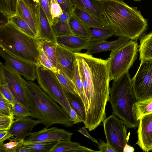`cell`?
Masks as SVG:
<instances>
[{
  "label": "cell",
  "instance_id": "6da1fadb",
  "mask_svg": "<svg viewBox=\"0 0 152 152\" xmlns=\"http://www.w3.org/2000/svg\"><path fill=\"white\" fill-rule=\"evenodd\" d=\"M88 108L83 122L90 131L106 118V107L110 96V81L108 60L92 55L75 52Z\"/></svg>",
  "mask_w": 152,
  "mask_h": 152
},
{
  "label": "cell",
  "instance_id": "7a4b0ae2",
  "mask_svg": "<svg viewBox=\"0 0 152 152\" xmlns=\"http://www.w3.org/2000/svg\"><path fill=\"white\" fill-rule=\"evenodd\" d=\"M100 2L115 36L135 41L146 29L148 22L136 7H130L122 0H102Z\"/></svg>",
  "mask_w": 152,
  "mask_h": 152
},
{
  "label": "cell",
  "instance_id": "3957f363",
  "mask_svg": "<svg viewBox=\"0 0 152 152\" xmlns=\"http://www.w3.org/2000/svg\"><path fill=\"white\" fill-rule=\"evenodd\" d=\"M29 99L31 117L36 118L46 128L56 124L67 127L74 125L70 116L61 106L34 82L24 80Z\"/></svg>",
  "mask_w": 152,
  "mask_h": 152
},
{
  "label": "cell",
  "instance_id": "277c9868",
  "mask_svg": "<svg viewBox=\"0 0 152 152\" xmlns=\"http://www.w3.org/2000/svg\"><path fill=\"white\" fill-rule=\"evenodd\" d=\"M40 39L25 33L9 21L0 26V46L25 60L39 64Z\"/></svg>",
  "mask_w": 152,
  "mask_h": 152
},
{
  "label": "cell",
  "instance_id": "5b68a950",
  "mask_svg": "<svg viewBox=\"0 0 152 152\" xmlns=\"http://www.w3.org/2000/svg\"><path fill=\"white\" fill-rule=\"evenodd\" d=\"M113 81L108 99L113 114L118 117L127 128H135L138 126L139 121L135 118L132 107L137 100L132 92V79L129 72Z\"/></svg>",
  "mask_w": 152,
  "mask_h": 152
},
{
  "label": "cell",
  "instance_id": "8992f818",
  "mask_svg": "<svg viewBox=\"0 0 152 152\" xmlns=\"http://www.w3.org/2000/svg\"><path fill=\"white\" fill-rule=\"evenodd\" d=\"M138 47L136 41L131 40L126 45L111 52L107 59L110 81L118 79L128 72L137 59Z\"/></svg>",
  "mask_w": 152,
  "mask_h": 152
},
{
  "label": "cell",
  "instance_id": "52a82bcc",
  "mask_svg": "<svg viewBox=\"0 0 152 152\" xmlns=\"http://www.w3.org/2000/svg\"><path fill=\"white\" fill-rule=\"evenodd\" d=\"M36 79L43 91L63 108L70 116L71 107L64 89L53 71L40 65L36 68Z\"/></svg>",
  "mask_w": 152,
  "mask_h": 152
},
{
  "label": "cell",
  "instance_id": "ba28073f",
  "mask_svg": "<svg viewBox=\"0 0 152 152\" xmlns=\"http://www.w3.org/2000/svg\"><path fill=\"white\" fill-rule=\"evenodd\" d=\"M132 87L137 100L152 98V59L141 61L137 72L132 79Z\"/></svg>",
  "mask_w": 152,
  "mask_h": 152
},
{
  "label": "cell",
  "instance_id": "9c48e42d",
  "mask_svg": "<svg viewBox=\"0 0 152 152\" xmlns=\"http://www.w3.org/2000/svg\"><path fill=\"white\" fill-rule=\"evenodd\" d=\"M0 76L7 83L17 102L29 110V99L24 79L6 61L0 63Z\"/></svg>",
  "mask_w": 152,
  "mask_h": 152
},
{
  "label": "cell",
  "instance_id": "30bf717a",
  "mask_svg": "<svg viewBox=\"0 0 152 152\" xmlns=\"http://www.w3.org/2000/svg\"><path fill=\"white\" fill-rule=\"evenodd\" d=\"M102 122L107 142L116 152H123L124 147L127 143L126 126L113 114Z\"/></svg>",
  "mask_w": 152,
  "mask_h": 152
},
{
  "label": "cell",
  "instance_id": "8fae6325",
  "mask_svg": "<svg viewBox=\"0 0 152 152\" xmlns=\"http://www.w3.org/2000/svg\"><path fill=\"white\" fill-rule=\"evenodd\" d=\"M0 55L15 71L26 80L33 81L36 79V64L16 56L1 46Z\"/></svg>",
  "mask_w": 152,
  "mask_h": 152
},
{
  "label": "cell",
  "instance_id": "7c38bea8",
  "mask_svg": "<svg viewBox=\"0 0 152 152\" xmlns=\"http://www.w3.org/2000/svg\"><path fill=\"white\" fill-rule=\"evenodd\" d=\"M73 134L72 133L56 127L49 128L45 127L39 131L32 132L28 137L24 139L23 144L71 140Z\"/></svg>",
  "mask_w": 152,
  "mask_h": 152
},
{
  "label": "cell",
  "instance_id": "4fadbf2b",
  "mask_svg": "<svg viewBox=\"0 0 152 152\" xmlns=\"http://www.w3.org/2000/svg\"><path fill=\"white\" fill-rule=\"evenodd\" d=\"M56 58V69L61 71L72 80L75 75L77 60L75 52L58 45Z\"/></svg>",
  "mask_w": 152,
  "mask_h": 152
},
{
  "label": "cell",
  "instance_id": "5bb4252c",
  "mask_svg": "<svg viewBox=\"0 0 152 152\" xmlns=\"http://www.w3.org/2000/svg\"><path fill=\"white\" fill-rule=\"evenodd\" d=\"M32 118L28 117L25 118L15 119L8 130V132L7 135L0 140V145L3 144L5 140H9L12 137L24 139L29 136L32 133L33 128L40 123L39 120H35Z\"/></svg>",
  "mask_w": 152,
  "mask_h": 152
},
{
  "label": "cell",
  "instance_id": "9a60e30c",
  "mask_svg": "<svg viewBox=\"0 0 152 152\" xmlns=\"http://www.w3.org/2000/svg\"><path fill=\"white\" fill-rule=\"evenodd\" d=\"M15 10V14L28 24L38 38L39 26L35 6L29 0H16Z\"/></svg>",
  "mask_w": 152,
  "mask_h": 152
},
{
  "label": "cell",
  "instance_id": "2e32d148",
  "mask_svg": "<svg viewBox=\"0 0 152 152\" xmlns=\"http://www.w3.org/2000/svg\"><path fill=\"white\" fill-rule=\"evenodd\" d=\"M137 143L143 151H151L152 139V113L146 115L139 120L137 131Z\"/></svg>",
  "mask_w": 152,
  "mask_h": 152
},
{
  "label": "cell",
  "instance_id": "e0dca14e",
  "mask_svg": "<svg viewBox=\"0 0 152 152\" xmlns=\"http://www.w3.org/2000/svg\"><path fill=\"white\" fill-rule=\"evenodd\" d=\"M36 9L39 26L38 38L56 42L52 26L39 2L36 4Z\"/></svg>",
  "mask_w": 152,
  "mask_h": 152
},
{
  "label": "cell",
  "instance_id": "ac0fdd59",
  "mask_svg": "<svg viewBox=\"0 0 152 152\" xmlns=\"http://www.w3.org/2000/svg\"><path fill=\"white\" fill-rule=\"evenodd\" d=\"M74 6L88 12L100 21L104 27L109 25L103 11L100 1L96 0H71Z\"/></svg>",
  "mask_w": 152,
  "mask_h": 152
},
{
  "label": "cell",
  "instance_id": "d6986e66",
  "mask_svg": "<svg viewBox=\"0 0 152 152\" xmlns=\"http://www.w3.org/2000/svg\"><path fill=\"white\" fill-rule=\"evenodd\" d=\"M57 43L74 52H80L81 50H87L92 42L88 39L73 35L56 37Z\"/></svg>",
  "mask_w": 152,
  "mask_h": 152
},
{
  "label": "cell",
  "instance_id": "ffe728a7",
  "mask_svg": "<svg viewBox=\"0 0 152 152\" xmlns=\"http://www.w3.org/2000/svg\"><path fill=\"white\" fill-rule=\"evenodd\" d=\"M130 40L128 38L119 37L116 40L112 41H104L92 42L86 53L91 55L107 50L114 51L127 44Z\"/></svg>",
  "mask_w": 152,
  "mask_h": 152
},
{
  "label": "cell",
  "instance_id": "44dd1931",
  "mask_svg": "<svg viewBox=\"0 0 152 152\" xmlns=\"http://www.w3.org/2000/svg\"><path fill=\"white\" fill-rule=\"evenodd\" d=\"M71 15L88 28L104 27L98 20L88 12L78 7L74 6Z\"/></svg>",
  "mask_w": 152,
  "mask_h": 152
},
{
  "label": "cell",
  "instance_id": "7402d4cb",
  "mask_svg": "<svg viewBox=\"0 0 152 152\" xmlns=\"http://www.w3.org/2000/svg\"><path fill=\"white\" fill-rule=\"evenodd\" d=\"M99 152L81 145L71 140H62L57 142L50 152Z\"/></svg>",
  "mask_w": 152,
  "mask_h": 152
},
{
  "label": "cell",
  "instance_id": "603a6c76",
  "mask_svg": "<svg viewBox=\"0 0 152 152\" xmlns=\"http://www.w3.org/2000/svg\"><path fill=\"white\" fill-rule=\"evenodd\" d=\"M139 48L141 61L152 59V31L141 38Z\"/></svg>",
  "mask_w": 152,
  "mask_h": 152
},
{
  "label": "cell",
  "instance_id": "cb8c5ba5",
  "mask_svg": "<svg viewBox=\"0 0 152 152\" xmlns=\"http://www.w3.org/2000/svg\"><path fill=\"white\" fill-rule=\"evenodd\" d=\"M64 91L71 107L76 112L83 123L86 119V112L81 98L79 95L72 94L65 89Z\"/></svg>",
  "mask_w": 152,
  "mask_h": 152
},
{
  "label": "cell",
  "instance_id": "d4e9b609",
  "mask_svg": "<svg viewBox=\"0 0 152 152\" xmlns=\"http://www.w3.org/2000/svg\"><path fill=\"white\" fill-rule=\"evenodd\" d=\"M132 111L135 118L138 121L144 116L152 113V98L137 100L133 105Z\"/></svg>",
  "mask_w": 152,
  "mask_h": 152
},
{
  "label": "cell",
  "instance_id": "484cf974",
  "mask_svg": "<svg viewBox=\"0 0 152 152\" xmlns=\"http://www.w3.org/2000/svg\"><path fill=\"white\" fill-rule=\"evenodd\" d=\"M68 22L73 35L88 39L90 38V28L86 27L72 15H69Z\"/></svg>",
  "mask_w": 152,
  "mask_h": 152
},
{
  "label": "cell",
  "instance_id": "4316f807",
  "mask_svg": "<svg viewBox=\"0 0 152 152\" xmlns=\"http://www.w3.org/2000/svg\"><path fill=\"white\" fill-rule=\"evenodd\" d=\"M91 36L88 40L92 42L106 41L115 35V32L110 26L90 28Z\"/></svg>",
  "mask_w": 152,
  "mask_h": 152
},
{
  "label": "cell",
  "instance_id": "83f0119b",
  "mask_svg": "<svg viewBox=\"0 0 152 152\" xmlns=\"http://www.w3.org/2000/svg\"><path fill=\"white\" fill-rule=\"evenodd\" d=\"M57 142L23 143L20 152H50Z\"/></svg>",
  "mask_w": 152,
  "mask_h": 152
},
{
  "label": "cell",
  "instance_id": "f1b7e54d",
  "mask_svg": "<svg viewBox=\"0 0 152 152\" xmlns=\"http://www.w3.org/2000/svg\"><path fill=\"white\" fill-rule=\"evenodd\" d=\"M72 81L75 85L78 94L84 104L86 113L88 108V102L85 94L83 86L80 75L77 60L75 63V75Z\"/></svg>",
  "mask_w": 152,
  "mask_h": 152
},
{
  "label": "cell",
  "instance_id": "f546056e",
  "mask_svg": "<svg viewBox=\"0 0 152 152\" xmlns=\"http://www.w3.org/2000/svg\"><path fill=\"white\" fill-rule=\"evenodd\" d=\"M52 26L56 37L73 35L68 22L56 18L53 21Z\"/></svg>",
  "mask_w": 152,
  "mask_h": 152
},
{
  "label": "cell",
  "instance_id": "4dcf8cb0",
  "mask_svg": "<svg viewBox=\"0 0 152 152\" xmlns=\"http://www.w3.org/2000/svg\"><path fill=\"white\" fill-rule=\"evenodd\" d=\"M23 139L12 137L7 143L0 145V152H20L23 143Z\"/></svg>",
  "mask_w": 152,
  "mask_h": 152
},
{
  "label": "cell",
  "instance_id": "1f68e13d",
  "mask_svg": "<svg viewBox=\"0 0 152 152\" xmlns=\"http://www.w3.org/2000/svg\"><path fill=\"white\" fill-rule=\"evenodd\" d=\"M8 20L9 21L25 33L31 37L37 38L28 24L16 14L11 16L8 18Z\"/></svg>",
  "mask_w": 152,
  "mask_h": 152
},
{
  "label": "cell",
  "instance_id": "d6a6232c",
  "mask_svg": "<svg viewBox=\"0 0 152 152\" xmlns=\"http://www.w3.org/2000/svg\"><path fill=\"white\" fill-rule=\"evenodd\" d=\"M54 73L64 89L74 94L79 95L72 80L59 70L56 69Z\"/></svg>",
  "mask_w": 152,
  "mask_h": 152
},
{
  "label": "cell",
  "instance_id": "836d02e7",
  "mask_svg": "<svg viewBox=\"0 0 152 152\" xmlns=\"http://www.w3.org/2000/svg\"><path fill=\"white\" fill-rule=\"evenodd\" d=\"M41 45L47 55L51 59L54 66L56 65V49L58 45L56 42L40 39Z\"/></svg>",
  "mask_w": 152,
  "mask_h": 152
},
{
  "label": "cell",
  "instance_id": "e575fe53",
  "mask_svg": "<svg viewBox=\"0 0 152 152\" xmlns=\"http://www.w3.org/2000/svg\"><path fill=\"white\" fill-rule=\"evenodd\" d=\"M16 0H0V13L8 18L15 14Z\"/></svg>",
  "mask_w": 152,
  "mask_h": 152
},
{
  "label": "cell",
  "instance_id": "d590c367",
  "mask_svg": "<svg viewBox=\"0 0 152 152\" xmlns=\"http://www.w3.org/2000/svg\"><path fill=\"white\" fill-rule=\"evenodd\" d=\"M12 113L15 119L25 118L31 115L29 110L18 102L12 105Z\"/></svg>",
  "mask_w": 152,
  "mask_h": 152
},
{
  "label": "cell",
  "instance_id": "8d00e7d4",
  "mask_svg": "<svg viewBox=\"0 0 152 152\" xmlns=\"http://www.w3.org/2000/svg\"><path fill=\"white\" fill-rule=\"evenodd\" d=\"M0 94L12 105L17 102L13 96L9 88L7 83L3 78L0 76Z\"/></svg>",
  "mask_w": 152,
  "mask_h": 152
},
{
  "label": "cell",
  "instance_id": "74e56055",
  "mask_svg": "<svg viewBox=\"0 0 152 152\" xmlns=\"http://www.w3.org/2000/svg\"><path fill=\"white\" fill-rule=\"evenodd\" d=\"M39 65L55 72L56 70V67L53 65L51 59L46 54L41 45L39 48Z\"/></svg>",
  "mask_w": 152,
  "mask_h": 152
},
{
  "label": "cell",
  "instance_id": "f35d334b",
  "mask_svg": "<svg viewBox=\"0 0 152 152\" xmlns=\"http://www.w3.org/2000/svg\"><path fill=\"white\" fill-rule=\"evenodd\" d=\"M12 104L0 94V114L10 116L12 115Z\"/></svg>",
  "mask_w": 152,
  "mask_h": 152
},
{
  "label": "cell",
  "instance_id": "ab89813d",
  "mask_svg": "<svg viewBox=\"0 0 152 152\" xmlns=\"http://www.w3.org/2000/svg\"><path fill=\"white\" fill-rule=\"evenodd\" d=\"M14 119L12 115L7 116L0 114V130H8Z\"/></svg>",
  "mask_w": 152,
  "mask_h": 152
},
{
  "label": "cell",
  "instance_id": "60d3db41",
  "mask_svg": "<svg viewBox=\"0 0 152 152\" xmlns=\"http://www.w3.org/2000/svg\"><path fill=\"white\" fill-rule=\"evenodd\" d=\"M50 12L53 20L59 18L63 11L56 0H51Z\"/></svg>",
  "mask_w": 152,
  "mask_h": 152
},
{
  "label": "cell",
  "instance_id": "b9f144b4",
  "mask_svg": "<svg viewBox=\"0 0 152 152\" xmlns=\"http://www.w3.org/2000/svg\"><path fill=\"white\" fill-rule=\"evenodd\" d=\"M56 1L63 12L67 13L69 15L72 14L74 6L71 0H56Z\"/></svg>",
  "mask_w": 152,
  "mask_h": 152
},
{
  "label": "cell",
  "instance_id": "7bdbcfd3",
  "mask_svg": "<svg viewBox=\"0 0 152 152\" xmlns=\"http://www.w3.org/2000/svg\"><path fill=\"white\" fill-rule=\"evenodd\" d=\"M44 10L51 26L53 23V19L50 12L51 0H38Z\"/></svg>",
  "mask_w": 152,
  "mask_h": 152
},
{
  "label": "cell",
  "instance_id": "ee69618b",
  "mask_svg": "<svg viewBox=\"0 0 152 152\" xmlns=\"http://www.w3.org/2000/svg\"><path fill=\"white\" fill-rule=\"evenodd\" d=\"M99 152H116L108 143L100 140L99 144Z\"/></svg>",
  "mask_w": 152,
  "mask_h": 152
},
{
  "label": "cell",
  "instance_id": "f6af8a7d",
  "mask_svg": "<svg viewBox=\"0 0 152 152\" xmlns=\"http://www.w3.org/2000/svg\"><path fill=\"white\" fill-rule=\"evenodd\" d=\"M71 120L73 122L74 124L82 122L76 112L71 107L70 114Z\"/></svg>",
  "mask_w": 152,
  "mask_h": 152
},
{
  "label": "cell",
  "instance_id": "bcb514c9",
  "mask_svg": "<svg viewBox=\"0 0 152 152\" xmlns=\"http://www.w3.org/2000/svg\"><path fill=\"white\" fill-rule=\"evenodd\" d=\"M86 128V127L84 126L80 128L78 130V131L88 138L91 140L93 142L98 144L99 142L96 139L92 137L89 134Z\"/></svg>",
  "mask_w": 152,
  "mask_h": 152
},
{
  "label": "cell",
  "instance_id": "7dc6e473",
  "mask_svg": "<svg viewBox=\"0 0 152 152\" xmlns=\"http://www.w3.org/2000/svg\"><path fill=\"white\" fill-rule=\"evenodd\" d=\"M69 15L67 13L63 11L62 13L61 14L58 18L61 21L68 22Z\"/></svg>",
  "mask_w": 152,
  "mask_h": 152
},
{
  "label": "cell",
  "instance_id": "c3c4849f",
  "mask_svg": "<svg viewBox=\"0 0 152 152\" xmlns=\"http://www.w3.org/2000/svg\"><path fill=\"white\" fill-rule=\"evenodd\" d=\"M134 151V148L126 143L124 147L123 152H132Z\"/></svg>",
  "mask_w": 152,
  "mask_h": 152
},
{
  "label": "cell",
  "instance_id": "681fc988",
  "mask_svg": "<svg viewBox=\"0 0 152 152\" xmlns=\"http://www.w3.org/2000/svg\"><path fill=\"white\" fill-rule=\"evenodd\" d=\"M8 132V130H0V140L5 137Z\"/></svg>",
  "mask_w": 152,
  "mask_h": 152
},
{
  "label": "cell",
  "instance_id": "f907efd6",
  "mask_svg": "<svg viewBox=\"0 0 152 152\" xmlns=\"http://www.w3.org/2000/svg\"><path fill=\"white\" fill-rule=\"evenodd\" d=\"M36 8L37 4L39 2L38 0H29Z\"/></svg>",
  "mask_w": 152,
  "mask_h": 152
},
{
  "label": "cell",
  "instance_id": "816d5d0a",
  "mask_svg": "<svg viewBox=\"0 0 152 152\" xmlns=\"http://www.w3.org/2000/svg\"><path fill=\"white\" fill-rule=\"evenodd\" d=\"M133 0L134 1H141L142 0Z\"/></svg>",
  "mask_w": 152,
  "mask_h": 152
},
{
  "label": "cell",
  "instance_id": "f5cc1de1",
  "mask_svg": "<svg viewBox=\"0 0 152 152\" xmlns=\"http://www.w3.org/2000/svg\"><path fill=\"white\" fill-rule=\"evenodd\" d=\"M97 1H102V0H96ZM122 0V1H123V0Z\"/></svg>",
  "mask_w": 152,
  "mask_h": 152
},
{
  "label": "cell",
  "instance_id": "db71d44e",
  "mask_svg": "<svg viewBox=\"0 0 152 152\" xmlns=\"http://www.w3.org/2000/svg\"><path fill=\"white\" fill-rule=\"evenodd\" d=\"M151 151H152V146H151Z\"/></svg>",
  "mask_w": 152,
  "mask_h": 152
}]
</instances>
